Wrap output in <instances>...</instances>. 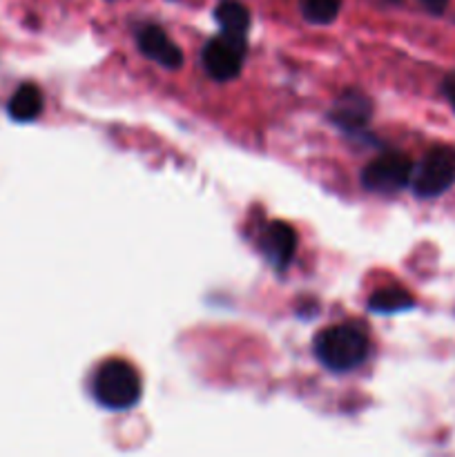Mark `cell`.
<instances>
[{"label":"cell","instance_id":"1","mask_svg":"<svg viewBox=\"0 0 455 457\" xmlns=\"http://www.w3.org/2000/svg\"><path fill=\"white\" fill-rule=\"evenodd\" d=\"M315 355L326 369L346 373L357 369L368 355L366 333L355 324H339L321 330L315 339Z\"/></svg>","mask_w":455,"mask_h":457},{"label":"cell","instance_id":"2","mask_svg":"<svg viewBox=\"0 0 455 457\" xmlns=\"http://www.w3.org/2000/svg\"><path fill=\"white\" fill-rule=\"evenodd\" d=\"M94 397L110 411L132 409L141 397V379L128 361L112 360L98 369L92 384Z\"/></svg>","mask_w":455,"mask_h":457},{"label":"cell","instance_id":"3","mask_svg":"<svg viewBox=\"0 0 455 457\" xmlns=\"http://www.w3.org/2000/svg\"><path fill=\"white\" fill-rule=\"evenodd\" d=\"M413 190L418 196L431 199L440 196L455 183V150L451 147H433L426 152L422 163L413 168Z\"/></svg>","mask_w":455,"mask_h":457},{"label":"cell","instance_id":"4","mask_svg":"<svg viewBox=\"0 0 455 457\" xmlns=\"http://www.w3.org/2000/svg\"><path fill=\"white\" fill-rule=\"evenodd\" d=\"M413 179V161L401 152H386L370 161L361 172V183L366 190L395 195L404 190Z\"/></svg>","mask_w":455,"mask_h":457},{"label":"cell","instance_id":"5","mask_svg":"<svg viewBox=\"0 0 455 457\" xmlns=\"http://www.w3.org/2000/svg\"><path fill=\"white\" fill-rule=\"evenodd\" d=\"M245 56V40L219 34L203 47V67L214 80L226 83L241 74Z\"/></svg>","mask_w":455,"mask_h":457},{"label":"cell","instance_id":"6","mask_svg":"<svg viewBox=\"0 0 455 457\" xmlns=\"http://www.w3.org/2000/svg\"><path fill=\"white\" fill-rule=\"evenodd\" d=\"M138 49L150 61L159 62V65L168 67V70H178L183 65L181 49L170 40V36L161 27L150 25L141 29V34H138Z\"/></svg>","mask_w":455,"mask_h":457},{"label":"cell","instance_id":"7","mask_svg":"<svg viewBox=\"0 0 455 457\" xmlns=\"http://www.w3.org/2000/svg\"><path fill=\"white\" fill-rule=\"evenodd\" d=\"M294 250H297V235L288 223H270L261 235V253L266 254L272 266H288L294 257Z\"/></svg>","mask_w":455,"mask_h":457},{"label":"cell","instance_id":"8","mask_svg":"<svg viewBox=\"0 0 455 457\" xmlns=\"http://www.w3.org/2000/svg\"><path fill=\"white\" fill-rule=\"evenodd\" d=\"M330 119H333V123L337 128L346 129V132H355V129L364 128L368 123L370 101L366 96H361L360 92H346L343 96L337 98Z\"/></svg>","mask_w":455,"mask_h":457},{"label":"cell","instance_id":"9","mask_svg":"<svg viewBox=\"0 0 455 457\" xmlns=\"http://www.w3.org/2000/svg\"><path fill=\"white\" fill-rule=\"evenodd\" d=\"M9 116L18 123H29V120L38 119V114L43 112V94L36 85H21V87L13 92V96L9 98L7 105Z\"/></svg>","mask_w":455,"mask_h":457},{"label":"cell","instance_id":"10","mask_svg":"<svg viewBox=\"0 0 455 457\" xmlns=\"http://www.w3.org/2000/svg\"><path fill=\"white\" fill-rule=\"evenodd\" d=\"M214 18H217L219 27H221V34L245 40L250 29V12L244 4L235 3V0H226V3H221L217 7Z\"/></svg>","mask_w":455,"mask_h":457},{"label":"cell","instance_id":"11","mask_svg":"<svg viewBox=\"0 0 455 457\" xmlns=\"http://www.w3.org/2000/svg\"><path fill=\"white\" fill-rule=\"evenodd\" d=\"M415 306L413 297L401 288H384L370 297L368 311L377 312V315H393V312L410 311Z\"/></svg>","mask_w":455,"mask_h":457},{"label":"cell","instance_id":"12","mask_svg":"<svg viewBox=\"0 0 455 457\" xmlns=\"http://www.w3.org/2000/svg\"><path fill=\"white\" fill-rule=\"evenodd\" d=\"M302 7V16L308 22H315V25H328L337 18L339 7H342V0H302L299 3Z\"/></svg>","mask_w":455,"mask_h":457},{"label":"cell","instance_id":"13","mask_svg":"<svg viewBox=\"0 0 455 457\" xmlns=\"http://www.w3.org/2000/svg\"><path fill=\"white\" fill-rule=\"evenodd\" d=\"M442 87H444V94H446V98H449L451 107L455 110V74L446 76L444 85H442Z\"/></svg>","mask_w":455,"mask_h":457},{"label":"cell","instance_id":"14","mask_svg":"<svg viewBox=\"0 0 455 457\" xmlns=\"http://www.w3.org/2000/svg\"><path fill=\"white\" fill-rule=\"evenodd\" d=\"M422 4L431 13H444V9L449 7V0H422Z\"/></svg>","mask_w":455,"mask_h":457}]
</instances>
